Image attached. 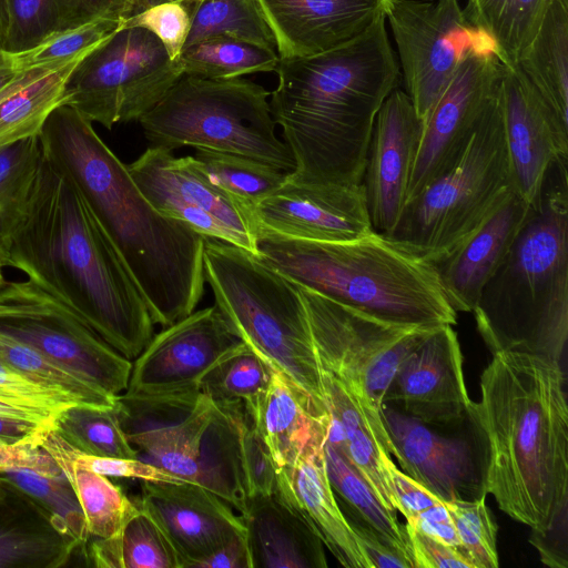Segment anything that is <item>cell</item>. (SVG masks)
<instances>
[{"instance_id":"obj_50","label":"cell","mask_w":568,"mask_h":568,"mask_svg":"<svg viewBox=\"0 0 568 568\" xmlns=\"http://www.w3.org/2000/svg\"><path fill=\"white\" fill-rule=\"evenodd\" d=\"M0 389L19 398L30 407L53 415H58L71 405L79 404L68 395L33 382L2 362H0Z\"/></svg>"},{"instance_id":"obj_26","label":"cell","mask_w":568,"mask_h":568,"mask_svg":"<svg viewBox=\"0 0 568 568\" xmlns=\"http://www.w3.org/2000/svg\"><path fill=\"white\" fill-rule=\"evenodd\" d=\"M276 493L305 518L342 566L372 568L332 489L324 447L278 470Z\"/></svg>"},{"instance_id":"obj_6","label":"cell","mask_w":568,"mask_h":568,"mask_svg":"<svg viewBox=\"0 0 568 568\" xmlns=\"http://www.w3.org/2000/svg\"><path fill=\"white\" fill-rule=\"evenodd\" d=\"M258 256L295 284L382 321L406 326L455 325L432 263L372 232L317 242L257 232Z\"/></svg>"},{"instance_id":"obj_24","label":"cell","mask_w":568,"mask_h":568,"mask_svg":"<svg viewBox=\"0 0 568 568\" xmlns=\"http://www.w3.org/2000/svg\"><path fill=\"white\" fill-rule=\"evenodd\" d=\"M280 58L338 48L385 17L386 0H258Z\"/></svg>"},{"instance_id":"obj_21","label":"cell","mask_w":568,"mask_h":568,"mask_svg":"<svg viewBox=\"0 0 568 568\" xmlns=\"http://www.w3.org/2000/svg\"><path fill=\"white\" fill-rule=\"evenodd\" d=\"M252 214L257 232L291 239L346 242L374 232L363 183L305 184L286 178Z\"/></svg>"},{"instance_id":"obj_45","label":"cell","mask_w":568,"mask_h":568,"mask_svg":"<svg viewBox=\"0 0 568 568\" xmlns=\"http://www.w3.org/2000/svg\"><path fill=\"white\" fill-rule=\"evenodd\" d=\"M460 542L474 568H497V527L486 496L475 500L445 501Z\"/></svg>"},{"instance_id":"obj_31","label":"cell","mask_w":568,"mask_h":568,"mask_svg":"<svg viewBox=\"0 0 568 568\" xmlns=\"http://www.w3.org/2000/svg\"><path fill=\"white\" fill-rule=\"evenodd\" d=\"M242 406L215 405L202 434L196 460V484L224 499L240 515L247 503L239 425Z\"/></svg>"},{"instance_id":"obj_46","label":"cell","mask_w":568,"mask_h":568,"mask_svg":"<svg viewBox=\"0 0 568 568\" xmlns=\"http://www.w3.org/2000/svg\"><path fill=\"white\" fill-rule=\"evenodd\" d=\"M125 19L100 18L74 28L58 31L37 47L13 54L16 63L19 69H24L62 60L87 51L119 30Z\"/></svg>"},{"instance_id":"obj_8","label":"cell","mask_w":568,"mask_h":568,"mask_svg":"<svg viewBox=\"0 0 568 568\" xmlns=\"http://www.w3.org/2000/svg\"><path fill=\"white\" fill-rule=\"evenodd\" d=\"M270 95L241 77L212 80L182 73L138 122L151 146L240 154L290 173L294 159L275 134Z\"/></svg>"},{"instance_id":"obj_2","label":"cell","mask_w":568,"mask_h":568,"mask_svg":"<svg viewBox=\"0 0 568 568\" xmlns=\"http://www.w3.org/2000/svg\"><path fill=\"white\" fill-rule=\"evenodd\" d=\"M566 382L559 363L495 353L480 375V399L468 414L486 494L531 529H546L568 507Z\"/></svg>"},{"instance_id":"obj_59","label":"cell","mask_w":568,"mask_h":568,"mask_svg":"<svg viewBox=\"0 0 568 568\" xmlns=\"http://www.w3.org/2000/svg\"><path fill=\"white\" fill-rule=\"evenodd\" d=\"M165 1H170V0H138V3H139L140 11H141L145 8H149L151 6H154V4H158L161 2H165Z\"/></svg>"},{"instance_id":"obj_41","label":"cell","mask_w":568,"mask_h":568,"mask_svg":"<svg viewBox=\"0 0 568 568\" xmlns=\"http://www.w3.org/2000/svg\"><path fill=\"white\" fill-rule=\"evenodd\" d=\"M53 430L83 454L138 458L120 425L114 407L71 405L54 417Z\"/></svg>"},{"instance_id":"obj_4","label":"cell","mask_w":568,"mask_h":568,"mask_svg":"<svg viewBox=\"0 0 568 568\" xmlns=\"http://www.w3.org/2000/svg\"><path fill=\"white\" fill-rule=\"evenodd\" d=\"M8 266L132 361L154 335L148 305L77 187L43 158Z\"/></svg>"},{"instance_id":"obj_22","label":"cell","mask_w":568,"mask_h":568,"mask_svg":"<svg viewBox=\"0 0 568 568\" xmlns=\"http://www.w3.org/2000/svg\"><path fill=\"white\" fill-rule=\"evenodd\" d=\"M423 122L409 95L395 88L374 122L363 178L373 230L388 236L406 202Z\"/></svg>"},{"instance_id":"obj_36","label":"cell","mask_w":568,"mask_h":568,"mask_svg":"<svg viewBox=\"0 0 568 568\" xmlns=\"http://www.w3.org/2000/svg\"><path fill=\"white\" fill-rule=\"evenodd\" d=\"M324 454L327 476L336 498L413 564L406 527L398 521L397 513L387 509L357 471L326 443Z\"/></svg>"},{"instance_id":"obj_42","label":"cell","mask_w":568,"mask_h":568,"mask_svg":"<svg viewBox=\"0 0 568 568\" xmlns=\"http://www.w3.org/2000/svg\"><path fill=\"white\" fill-rule=\"evenodd\" d=\"M193 158L214 184L251 210L287 178V172L240 154L196 150Z\"/></svg>"},{"instance_id":"obj_33","label":"cell","mask_w":568,"mask_h":568,"mask_svg":"<svg viewBox=\"0 0 568 568\" xmlns=\"http://www.w3.org/2000/svg\"><path fill=\"white\" fill-rule=\"evenodd\" d=\"M138 504V503H136ZM90 539L82 548L88 566L99 568H182L172 544L154 518L138 504L118 534Z\"/></svg>"},{"instance_id":"obj_32","label":"cell","mask_w":568,"mask_h":568,"mask_svg":"<svg viewBox=\"0 0 568 568\" xmlns=\"http://www.w3.org/2000/svg\"><path fill=\"white\" fill-rule=\"evenodd\" d=\"M515 65L568 125V0H550L538 31Z\"/></svg>"},{"instance_id":"obj_17","label":"cell","mask_w":568,"mask_h":568,"mask_svg":"<svg viewBox=\"0 0 568 568\" xmlns=\"http://www.w3.org/2000/svg\"><path fill=\"white\" fill-rule=\"evenodd\" d=\"M214 407L201 390L122 393L116 396L114 410L139 459L196 484L199 445Z\"/></svg>"},{"instance_id":"obj_38","label":"cell","mask_w":568,"mask_h":568,"mask_svg":"<svg viewBox=\"0 0 568 568\" xmlns=\"http://www.w3.org/2000/svg\"><path fill=\"white\" fill-rule=\"evenodd\" d=\"M550 0H467L465 10L497 44L501 61L515 65L535 37Z\"/></svg>"},{"instance_id":"obj_37","label":"cell","mask_w":568,"mask_h":568,"mask_svg":"<svg viewBox=\"0 0 568 568\" xmlns=\"http://www.w3.org/2000/svg\"><path fill=\"white\" fill-rule=\"evenodd\" d=\"M277 51L230 37H211L182 49V73L203 79H232L275 71Z\"/></svg>"},{"instance_id":"obj_3","label":"cell","mask_w":568,"mask_h":568,"mask_svg":"<svg viewBox=\"0 0 568 568\" xmlns=\"http://www.w3.org/2000/svg\"><path fill=\"white\" fill-rule=\"evenodd\" d=\"M275 72L271 112L295 163L287 179L361 184L375 118L400 75L386 18L333 50L280 58Z\"/></svg>"},{"instance_id":"obj_40","label":"cell","mask_w":568,"mask_h":568,"mask_svg":"<svg viewBox=\"0 0 568 568\" xmlns=\"http://www.w3.org/2000/svg\"><path fill=\"white\" fill-rule=\"evenodd\" d=\"M211 37H230L277 51L258 0H200L184 47Z\"/></svg>"},{"instance_id":"obj_60","label":"cell","mask_w":568,"mask_h":568,"mask_svg":"<svg viewBox=\"0 0 568 568\" xmlns=\"http://www.w3.org/2000/svg\"><path fill=\"white\" fill-rule=\"evenodd\" d=\"M4 265L0 262V288L7 283L3 274Z\"/></svg>"},{"instance_id":"obj_35","label":"cell","mask_w":568,"mask_h":568,"mask_svg":"<svg viewBox=\"0 0 568 568\" xmlns=\"http://www.w3.org/2000/svg\"><path fill=\"white\" fill-rule=\"evenodd\" d=\"M40 445L53 457L74 489L90 537L109 538L118 534L136 511V501L108 476L74 466L59 450L41 442V437Z\"/></svg>"},{"instance_id":"obj_53","label":"cell","mask_w":568,"mask_h":568,"mask_svg":"<svg viewBox=\"0 0 568 568\" xmlns=\"http://www.w3.org/2000/svg\"><path fill=\"white\" fill-rule=\"evenodd\" d=\"M359 546L372 568H413L412 561L400 551L386 544L368 525L354 515H346Z\"/></svg>"},{"instance_id":"obj_55","label":"cell","mask_w":568,"mask_h":568,"mask_svg":"<svg viewBox=\"0 0 568 568\" xmlns=\"http://www.w3.org/2000/svg\"><path fill=\"white\" fill-rule=\"evenodd\" d=\"M196 568H251L245 532L222 545L199 562Z\"/></svg>"},{"instance_id":"obj_58","label":"cell","mask_w":568,"mask_h":568,"mask_svg":"<svg viewBox=\"0 0 568 568\" xmlns=\"http://www.w3.org/2000/svg\"><path fill=\"white\" fill-rule=\"evenodd\" d=\"M10 26L8 0H0V48L6 50Z\"/></svg>"},{"instance_id":"obj_10","label":"cell","mask_w":568,"mask_h":568,"mask_svg":"<svg viewBox=\"0 0 568 568\" xmlns=\"http://www.w3.org/2000/svg\"><path fill=\"white\" fill-rule=\"evenodd\" d=\"M297 286L322 371L343 386L390 454L393 446L382 418L386 393L402 359L436 327L388 323Z\"/></svg>"},{"instance_id":"obj_48","label":"cell","mask_w":568,"mask_h":568,"mask_svg":"<svg viewBox=\"0 0 568 568\" xmlns=\"http://www.w3.org/2000/svg\"><path fill=\"white\" fill-rule=\"evenodd\" d=\"M200 0H170L145 8L126 18L123 26L151 31L178 62L186 42L193 16Z\"/></svg>"},{"instance_id":"obj_43","label":"cell","mask_w":568,"mask_h":568,"mask_svg":"<svg viewBox=\"0 0 568 568\" xmlns=\"http://www.w3.org/2000/svg\"><path fill=\"white\" fill-rule=\"evenodd\" d=\"M0 362L22 373L33 382L68 395L79 404L114 407L116 396L52 363L40 352L9 335L0 333Z\"/></svg>"},{"instance_id":"obj_54","label":"cell","mask_w":568,"mask_h":568,"mask_svg":"<svg viewBox=\"0 0 568 568\" xmlns=\"http://www.w3.org/2000/svg\"><path fill=\"white\" fill-rule=\"evenodd\" d=\"M567 509L568 507L562 508L546 529H531L530 544L539 552L540 560L552 568L568 567Z\"/></svg>"},{"instance_id":"obj_1","label":"cell","mask_w":568,"mask_h":568,"mask_svg":"<svg viewBox=\"0 0 568 568\" xmlns=\"http://www.w3.org/2000/svg\"><path fill=\"white\" fill-rule=\"evenodd\" d=\"M39 140L43 158L77 187L113 244L154 324L191 314L204 294L205 237L158 211L72 106L55 108Z\"/></svg>"},{"instance_id":"obj_15","label":"cell","mask_w":568,"mask_h":568,"mask_svg":"<svg viewBox=\"0 0 568 568\" xmlns=\"http://www.w3.org/2000/svg\"><path fill=\"white\" fill-rule=\"evenodd\" d=\"M244 345L215 305L193 311L152 336L133 359L124 393L197 392L203 377Z\"/></svg>"},{"instance_id":"obj_19","label":"cell","mask_w":568,"mask_h":568,"mask_svg":"<svg viewBox=\"0 0 568 568\" xmlns=\"http://www.w3.org/2000/svg\"><path fill=\"white\" fill-rule=\"evenodd\" d=\"M500 91L511 187L536 209L551 166L568 156V125L517 65H505Z\"/></svg>"},{"instance_id":"obj_18","label":"cell","mask_w":568,"mask_h":568,"mask_svg":"<svg viewBox=\"0 0 568 568\" xmlns=\"http://www.w3.org/2000/svg\"><path fill=\"white\" fill-rule=\"evenodd\" d=\"M473 400L453 325L433 329L402 359L383 404L436 428L468 420Z\"/></svg>"},{"instance_id":"obj_47","label":"cell","mask_w":568,"mask_h":568,"mask_svg":"<svg viewBox=\"0 0 568 568\" xmlns=\"http://www.w3.org/2000/svg\"><path fill=\"white\" fill-rule=\"evenodd\" d=\"M10 26L6 51L16 54L61 31L58 0H8Z\"/></svg>"},{"instance_id":"obj_9","label":"cell","mask_w":568,"mask_h":568,"mask_svg":"<svg viewBox=\"0 0 568 568\" xmlns=\"http://www.w3.org/2000/svg\"><path fill=\"white\" fill-rule=\"evenodd\" d=\"M500 83L457 163L405 203L386 236L429 263L466 239L513 191Z\"/></svg>"},{"instance_id":"obj_25","label":"cell","mask_w":568,"mask_h":568,"mask_svg":"<svg viewBox=\"0 0 568 568\" xmlns=\"http://www.w3.org/2000/svg\"><path fill=\"white\" fill-rule=\"evenodd\" d=\"M531 211L510 191L475 231L432 262L456 312H473L484 285L507 256Z\"/></svg>"},{"instance_id":"obj_51","label":"cell","mask_w":568,"mask_h":568,"mask_svg":"<svg viewBox=\"0 0 568 568\" xmlns=\"http://www.w3.org/2000/svg\"><path fill=\"white\" fill-rule=\"evenodd\" d=\"M414 568H474L459 547L447 545L405 524Z\"/></svg>"},{"instance_id":"obj_39","label":"cell","mask_w":568,"mask_h":568,"mask_svg":"<svg viewBox=\"0 0 568 568\" xmlns=\"http://www.w3.org/2000/svg\"><path fill=\"white\" fill-rule=\"evenodd\" d=\"M273 368L246 344L216 364L200 390L215 405H243L253 417L262 403Z\"/></svg>"},{"instance_id":"obj_5","label":"cell","mask_w":568,"mask_h":568,"mask_svg":"<svg viewBox=\"0 0 568 568\" xmlns=\"http://www.w3.org/2000/svg\"><path fill=\"white\" fill-rule=\"evenodd\" d=\"M491 354L517 352L565 367L568 339L567 159L550 169L536 209L473 310Z\"/></svg>"},{"instance_id":"obj_52","label":"cell","mask_w":568,"mask_h":568,"mask_svg":"<svg viewBox=\"0 0 568 568\" xmlns=\"http://www.w3.org/2000/svg\"><path fill=\"white\" fill-rule=\"evenodd\" d=\"M41 435L18 444L0 442V474L17 468L32 469L47 475L63 474L53 457L41 447Z\"/></svg>"},{"instance_id":"obj_57","label":"cell","mask_w":568,"mask_h":568,"mask_svg":"<svg viewBox=\"0 0 568 568\" xmlns=\"http://www.w3.org/2000/svg\"><path fill=\"white\" fill-rule=\"evenodd\" d=\"M20 71L12 53L0 48V89Z\"/></svg>"},{"instance_id":"obj_29","label":"cell","mask_w":568,"mask_h":568,"mask_svg":"<svg viewBox=\"0 0 568 568\" xmlns=\"http://www.w3.org/2000/svg\"><path fill=\"white\" fill-rule=\"evenodd\" d=\"M253 419L277 471L325 446L329 424L327 408L277 371L273 369L268 389Z\"/></svg>"},{"instance_id":"obj_11","label":"cell","mask_w":568,"mask_h":568,"mask_svg":"<svg viewBox=\"0 0 568 568\" xmlns=\"http://www.w3.org/2000/svg\"><path fill=\"white\" fill-rule=\"evenodd\" d=\"M181 74L151 31L122 26L72 71L63 104L111 130L116 123L139 121Z\"/></svg>"},{"instance_id":"obj_34","label":"cell","mask_w":568,"mask_h":568,"mask_svg":"<svg viewBox=\"0 0 568 568\" xmlns=\"http://www.w3.org/2000/svg\"><path fill=\"white\" fill-rule=\"evenodd\" d=\"M42 149L38 136L0 148V262L8 266L9 250L27 212Z\"/></svg>"},{"instance_id":"obj_13","label":"cell","mask_w":568,"mask_h":568,"mask_svg":"<svg viewBox=\"0 0 568 568\" xmlns=\"http://www.w3.org/2000/svg\"><path fill=\"white\" fill-rule=\"evenodd\" d=\"M0 333L111 396L128 388L132 362L30 280L7 282L0 288Z\"/></svg>"},{"instance_id":"obj_27","label":"cell","mask_w":568,"mask_h":568,"mask_svg":"<svg viewBox=\"0 0 568 568\" xmlns=\"http://www.w3.org/2000/svg\"><path fill=\"white\" fill-rule=\"evenodd\" d=\"M251 568H325L324 544L278 493L250 497L241 515Z\"/></svg>"},{"instance_id":"obj_16","label":"cell","mask_w":568,"mask_h":568,"mask_svg":"<svg viewBox=\"0 0 568 568\" xmlns=\"http://www.w3.org/2000/svg\"><path fill=\"white\" fill-rule=\"evenodd\" d=\"M504 70L505 64L495 54L470 53L462 61L423 122L406 202L457 163Z\"/></svg>"},{"instance_id":"obj_12","label":"cell","mask_w":568,"mask_h":568,"mask_svg":"<svg viewBox=\"0 0 568 568\" xmlns=\"http://www.w3.org/2000/svg\"><path fill=\"white\" fill-rule=\"evenodd\" d=\"M385 18L398 50L406 93L422 122L468 54L489 53L501 61L493 38L458 0H386Z\"/></svg>"},{"instance_id":"obj_56","label":"cell","mask_w":568,"mask_h":568,"mask_svg":"<svg viewBox=\"0 0 568 568\" xmlns=\"http://www.w3.org/2000/svg\"><path fill=\"white\" fill-rule=\"evenodd\" d=\"M52 426L0 415V442L18 444L52 429Z\"/></svg>"},{"instance_id":"obj_20","label":"cell","mask_w":568,"mask_h":568,"mask_svg":"<svg viewBox=\"0 0 568 568\" xmlns=\"http://www.w3.org/2000/svg\"><path fill=\"white\" fill-rule=\"evenodd\" d=\"M382 418L392 453L403 471L444 501L475 500L487 496L479 448L468 437L447 436L390 405Z\"/></svg>"},{"instance_id":"obj_7","label":"cell","mask_w":568,"mask_h":568,"mask_svg":"<svg viewBox=\"0 0 568 568\" xmlns=\"http://www.w3.org/2000/svg\"><path fill=\"white\" fill-rule=\"evenodd\" d=\"M204 277L234 333L274 371L326 407L307 311L294 282L239 246L205 237Z\"/></svg>"},{"instance_id":"obj_28","label":"cell","mask_w":568,"mask_h":568,"mask_svg":"<svg viewBox=\"0 0 568 568\" xmlns=\"http://www.w3.org/2000/svg\"><path fill=\"white\" fill-rule=\"evenodd\" d=\"M27 493L0 477V568H60L82 548Z\"/></svg>"},{"instance_id":"obj_23","label":"cell","mask_w":568,"mask_h":568,"mask_svg":"<svg viewBox=\"0 0 568 568\" xmlns=\"http://www.w3.org/2000/svg\"><path fill=\"white\" fill-rule=\"evenodd\" d=\"M136 503L163 530L182 568H196L222 545L245 532L241 515H235L230 504L191 481H141Z\"/></svg>"},{"instance_id":"obj_49","label":"cell","mask_w":568,"mask_h":568,"mask_svg":"<svg viewBox=\"0 0 568 568\" xmlns=\"http://www.w3.org/2000/svg\"><path fill=\"white\" fill-rule=\"evenodd\" d=\"M240 442L247 499L277 491L278 471L251 414L240 409Z\"/></svg>"},{"instance_id":"obj_14","label":"cell","mask_w":568,"mask_h":568,"mask_svg":"<svg viewBox=\"0 0 568 568\" xmlns=\"http://www.w3.org/2000/svg\"><path fill=\"white\" fill-rule=\"evenodd\" d=\"M140 191L162 214L204 237L257 252L252 210L214 184L193 156L150 146L126 165Z\"/></svg>"},{"instance_id":"obj_44","label":"cell","mask_w":568,"mask_h":568,"mask_svg":"<svg viewBox=\"0 0 568 568\" xmlns=\"http://www.w3.org/2000/svg\"><path fill=\"white\" fill-rule=\"evenodd\" d=\"M32 497L63 532L84 546L90 538L87 521L74 489L64 474L47 475L17 468L0 474Z\"/></svg>"},{"instance_id":"obj_30","label":"cell","mask_w":568,"mask_h":568,"mask_svg":"<svg viewBox=\"0 0 568 568\" xmlns=\"http://www.w3.org/2000/svg\"><path fill=\"white\" fill-rule=\"evenodd\" d=\"M95 47L62 60L20 69L0 89V148L39 135L51 112L63 104L70 74Z\"/></svg>"}]
</instances>
